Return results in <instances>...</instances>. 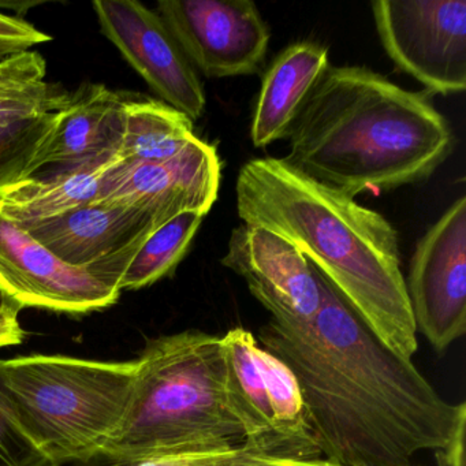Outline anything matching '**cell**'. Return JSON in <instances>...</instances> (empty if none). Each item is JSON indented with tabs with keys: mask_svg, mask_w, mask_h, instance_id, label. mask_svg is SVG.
Listing matches in <instances>:
<instances>
[{
	"mask_svg": "<svg viewBox=\"0 0 466 466\" xmlns=\"http://www.w3.org/2000/svg\"><path fill=\"white\" fill-rule=\"evenodd\" d=\"M116 463L122 462H118V461L113 460L107 455L99 454L88 461H69V462H54V461L43 457L42 460L37 461L32 466H114Z\"/></svg>",
	"mask_w": 466,
	"mask_h": 466,
	"instance_id": "83f0119b",
	"label": "cell"
},
{
	"mask_svg": "<svg viewBox=\"0 0 466 466\" xmlns=\"http://www.w3.org/2000/svg\"><path fill=\"white\" fill-rule=\"evenodd\" d=\"M157 12L206 77L256 75L263 66L271 34L252 0H162Z\"/></svg>",
	"mask_w": 466,
	"mask_h": 466,
	"instance_id": "ba28073f",
	"label": "cell"
},
{
	"mask_svg": "<svg viewBox=\"0 0 466 466\" xmlns=\"http://www.w3.org/2000/svg\"><path fill=\"white\" fill-rule=\"evenodd\" d=\"M268 455L249 449L245 444L198 451L157 455L135 462L116 463L114 466H260Z\"/></svg>",
	"mask_w": 466,
	"mask_h": 466,
	"instance_id": "44dd1931",
	"label": "cell"
},
{
	"mask_svg": "<svg viewBox=\"0 0 466 466\" xmlns=\"http://www.w3.org/2000/svg\"><path fill=\"white\" fill-rule=\"evenodd\" d=\"M373 20L398 69L439 95L466 88V0H376Z\"/></svg>",
	"mask_w": 466,
	"mask_h": 466,
	"instance_id": "52a82bcc",
	"label": "cell"
},
{
	"mask_svg": "<svg viewBox=\"0 0 466 466\" xmlns=\"http://www.w3.org/2000/svg\"><path fill=\"white\" fill-rule=\"evenodd\" d=\"M321 302L297 324L269 319L258 342L296 375L319 451L342 466H409L451 441L466 403H450L387 348L318 269Z\"/></svg>",
	"mask_w": 466,
	"mask_h": 466,
	"instance_id": "6da1fadb",
	"label": "cell"
},
{
	"mask_svg": "<svg viewBox=\"0 0 466 466\" xmlns=\"http://www.w3.org/2000/svg\"><path fill=\"white\" fill-rule=\"evenodd\" d=\"M47 66L39 53L28 51L0 64V91L45 80Z\"/></svg>",
	"mask_w": 466,
	"mask_h": 466,
	"instance_id": "cb8c5ba5",
	"label": "cell"
},
{
	"mask_svg": "<svg viewBox=\"0 0 466 466\" xmlns=\"http://www.w3.org/2000/svg\"><path fill=\"white\" fill-rule=\"evenodd\" d=\"M2 365L4 360H0V466H32L43 455L15 421L2 384Z\"/></svg>",
	"mask_w": 466,
	"mask_h": 466,
	"instance_id": "7402d4cb",
	"label": "cell"
},
{
	"mask_svg": "<svg viewBox=\"0 0 466 466\" xmlns=\"http://www.w3.org/2000/svg\"><path fill=\"white\" fill-rule=\"evenodd\" d=\"M127 92L86 84L56 113L24 179L61 176L116 160L127 122Z\"/></svg>",
	"mask_w": 466,
	"mask_h": 466,
	"instance_id": "9a60e30c",
	"label": "cell"
},
{
	"mask_svg": "<svg viewBox=\"0 0 466 466\" xmlns=\"http://www.w3.org/2000/svg\"><path fill=\"white\" fill-rule=\"evenodd\" d=\"M206 215L187 211L154 231L122 277L119 289L138 290L173 274L187 255Z\"/></svg>",
	"mask_w": 466,
	"mask_h": 466,
	"instance_id": "d6986e66",
	"label": "cell"
},
{
	"mask_svg": "<svg viewBox=\"0 0 466 466\" xmlns=\"http://www.w3.org/2000/svg\"><path fill=\"white\" fill-rule=\"evenodd\" d=\"M121 160L116 157L105 165L61 176L21 179L0 192V215L25 225L94 203L99 198L106 177Z\"/></svg>",
	"mask_w": 466,
	"mask_h": 466,
	"instance_id": "e0dca14e",
	"label": "cell"
},
{
	"mask_svg": "<svg viewBox=\"0 0 466 466\" xmlns=\"http://www.w3.org/2000/svg\"><path fill=\"white\" fill-rule=\"evenodd\" d=\"M51 40L53 37L31 24L0 13V64Z\"/></svg>",
	"mask_w": 466,
	"mask_h": 466,
	"instance_id": "603a6c76",
	"label": "cell"
},
{
	"mask_svg": "<svg viewBox=\"0 0 466 466\" xmlns=\"http://www.w3.org/2000/svg\"><path fill=\"white\" fill-rule=\"evenodd\" d=\"M136 365L127 416L103 454L127 463L244 444L226 400L222 337L162 335L147 342Z\"/></svg>",
	"mask_w": 466,
	"mask_h": 466,
	"instance_id": "277c9868",
	"label": "cell"
},
{
	"mask_svg": "<svg viewBox=\"0 0 466 466\" xmlns=\"http://www.w3.org/2000/svg\"><path fill=\"white\" fill-rule=\"evenodd\" d=\"M329 66V50L313 42L289 46L272 62L261 84L250 137L256 148L288 138L312 89Z\"/></svg>",
	"mask_w": 466,
	"mask_h": 466,
	"instance_id": "2e32d148",
	"label": "cell"
},
{
	"mask_svg": "<svg viewBox=\"0 0 466 466\" xmlns=\"http://www.w3.org/2000/svg\"><path fill=\"white\" fill-rule=\"evenodd\" d=\"M0 294L20 308L84 315L116 304L121 290L65 263L0 215Z\"/></svg>",
	"mask_w": 466,
	"mask_h": 466,
	"instance_id": "7c38bea8",
	"label": "cell"
},
{
	"mask_svg": "<svg viewBox=\"0 0 466 466\" xmlns=\"http://www.w3.org/2000/svg\"><path fill=\"white\" fill-rule=\"evenodd\" d=\"M236 193L242 223L291 242L387 348L411 360L419 346L416 324L400 269L398 234L383 215L277 157L245 163Z\"/></svg>",
	"mask_w": 466,
	"mask_h": 466,
	"instance_id": "7a4b0ae2",
	"label": "cell"
},
{
	"mask_svg": "<svg viewBox=\"0 0 466 466\" xmlns=\"http://www.w3.org/2000/svg\"><path fill=\"white\" fill-rule=\"evenodd\" d=\"M465 430L466 419H463L458 424L451 441L433 451L438 466H465Z\"/></svg>",
	"mask_w": 466,
	"mask_h": 466,
	"instance_id": "484cf974",
	"label": "cell"
},
{
	"mask_svg": "<svg viewBox=\"0 0 466 466\" xmlns=\"http://www.w3.org/2000/svg\"><path fill=\"white\" fill-rule=\"evenodd\" d=\"M260 466H342L324 457L282 458L269 457Z\"/></svg>",
	"mask_w": 466,
	"mask_h": 466,
	"instance_id": "4316f807",
	"label": "cell"
},
{
	"mask_svg": "<svg viewBox=\"0 0 466 466\" xmlns=\"http://www.w3.org/2000/svg\"><path fill=\"white\" fill-rule=\"evenodd\" d=\"M20 226L65 263L119 289L136 253L160 223L146 209L96 200Z\"/></svg>",
	"mask_w": 466,
	"mask_h": 466,
	"instance_id": "30bf717a",
	"label": "cell"
},
{
	"mask_svg": "<svg viewBox=\"0 0 466 466\" xmlns=\"http://www.w3.org/2000/svg\"><path fill=\"white\" fill-rule=\"evenodd\" d=\"M222 266L242 278L250 294L279 323L309 320L320 308L315 269L288 239L258 226L231 231Z\"/></svg>",
	"mask_w": 466,
	"mask_h": 466,
	"instance_id": "5bb4252c",
	"label": "cell"
},
{
	"mask_svg": "<svg viewBox=\"0 0 466 466\" xmlns=\"http://www.w3.org/2000/svg\"><path fill=\"white\" fill-rule=\"evenodd\" d=\"M417 331L444 353L466 331V198L417 242L405 279Z\"/></svg>",
	"mask_w": 466,
	"mask_h": 466,
	"instance_id": "9c48e42d",
	"label": "cell"
},
{
	"mask_svg": "<svg viewBox=\"0 0 466 466\" xmlns=\"http://www.w3.org/2000/svg\"><path fill=\"white\" fill-rule=\"evenodd\" d=\"M409 466H421V465H409Z\"/></svg>",
	"mask_w": 466,
	"mask_h": 466,
	"instance_id": "f546056e",
	"label": "cell"
},
{
	"mask_svg": "<svg viewBox=\"0 0 466 466\" xmlns=\"http://www.w3.org/2000/svg\"><path fill=\"white\" fill-rule=\"evenodd\" d=\"M4 301H6V299H5V297L2 296V294H0V302H4Z\"/></svg>",
	"mask_w": 466,
	"mask_h": 466,
	"instance_id": "f1b7e54d",
	"label": "cell"
},
{
	"mask_svg": "<svg viewBox=\"0 0 466 466\" xmlns=\"http://www.w3.org/2000/svg\"><path fill=\"white\" fill-rule=\"evenodd\" d=\"M21 308L12 301L0 302V348L20 345L25 338V332L18 321Z\"/></svg>",
	"mask_w": 466,
	"mask_h": 466,
	"instance_id": "d4e9b609",
	"label": "cell"
},
{
	"mask_svg": "<svg viewBox=\"0 0 466 466\" xmlns=\"http://www.w3.org/2000/svg\"><path fill=\"white\" fill-rule=\"evenodd\" d=\"M103 35L163 103L195 122L206 111L198 72L157 12L137 0L92 4Z\"/></svg>",
	"mask_w": 466,
	"mask_h": 466,
	"instance_id": "8fae6325",
	"label": "cell"
},
{
	"mask_svg": "<svg viewBox=\"0 0 466 466\" xmlns=\"http://www.w3.org/2000/svg\"><path fill=\"white\" fill-rule=\"evenodd\" d=\"M286 165L354 198L430 178L452 151L427 95L362 66L327 67L288 136Z\"/></svg>",
	"mask_w": 466,
	"mask_h": 466,
	"instance_id": "3957f363",
	"label": "cell"
},
{
	"mask_svg": "<svg viewBox=\"0 0 466 466\" xmlns=\"http://www.w3.org/2000/svg\"><path fill=\"white\" fill-rule=\"evenodd\" d=\"M222 348L226 400L245 446L268 457H319L293 370L242 327L222 335Z\"/></svg>",
	"mask_w": 466,
	"mask_h": 466,
	"instance_id": "8992f818",
	"label": "cell"
},
{
	"mask_svg": "<svg viewBox=\"0 0 466 466\" xmlns=\"http://www.w3.org/2000/svg\"><path fill=\"white\" fill-rule=\"evenodd\" d=\"M217 148L196 138L162 162L118 163L106 177L97 200L152 212L160 226L187 211L208 214L218 198Z\"/></svg>",
	"mask_w": 466,
	"mask_h": 466,
	"instance_id": "4fadbf2b",
	"label": "cell"
},
{
	"mask_svg": "<svg viewBox=\"0 0 466 466\" xmlns=\"http://www.w3.org/2000/svg\"><path fill=\"white\" fill-rule=\"evenodd\" d=\"M56 113L0 116V192L25 177Z\"/></svg>",
	"mask_w": 466,
	"mask_h": 466,
	"instance_id": "ffe728a7",
	"label": "cell"
},
{
	"mask_svg": "<svg viewBox=\"0 0 466 466\" xmlns=\"http://www.w3.org/2000/svg\"><path fill=\"white\" fill-rule=\"evenodd\" d=\"M136 370V361L34 354L4 361L2 384L15 421L43 457L88 461L121 427Z\"/></svg>",
	"mask_w": 466,
	"mask_h": 466,
	"instance_id": "5b68a950",
	"label": "cell"
},
{
	"mask_svg": "<svg viewBox=\"0 0 466 466\" xmlns=\"http://www.w3.org/2000/svg\"><path fill=\"white\" fill-rule=\"evenodd\" d=\"M185 114L141 95H127V122L118 157L125 163L162 162L181 154L196 140Z\"/></svg>",
	"mask_w": 466,
	"mask_h": 466,
	"instance_id": "ac0fdd59",
	"label": "cell"
}]
</instances>
